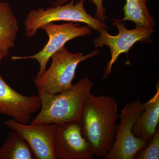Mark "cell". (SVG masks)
Returning a JSON list of instances; mask_svg holds the SVG:
<instances>
[{
  "mask_svg": "<svg viewBox=\"0 0 159 159\" xmlns=\"http://www.w3.org/2000/svg\"><path fill=\"white\" fill-rule=\"evenodd\" d=\"M118 111L116 100L110 95L90 93L86 101L80 124L84 137L98 158L104 157L113 145Z\"/></svg>",
  "mask_w": 159,
  "mask_h": 159,
  "instance_id": "cell-1",
  "label": "cell"
},
{
  "mask_svg": "<svg viewBox=\"0 0 159 159\" xmlns=\"http://www.w3.org/2000/svg\"><path fill=\"white\" fill-rule=\"evenodd\" d=\"M93 86L90 79L85 77L60 93L49 94L38 91L41 107L31 124L80 123L84 104Z\"/></svg>",
  "mask_w": 159,
  "mask_h": 159,
  "instance_id": "cell-2",
  "label": "cell"
},
{
  "mask_svg": "<svg viewBox=\"0 0 159 159\" xmlns=\"http://www.w3.org/2000/svg\"><path fill=\"white\" fill-rule=\"evenodd\" d=\"M100 53L96 50L84 55L81 53L69 52L65 46L52 56L49 68L39 77L33 79L38 91L49 94H57L67 90L73 86L78 65Z\"/></svg>",
  "mask_w": 159,
  "mask_h": 159,
  "instance_id": "cell-3",
  "label": "cell"
},
{
  "mask_svg": "<svg viewBox=\"0 0 159 159\" xmlns=\"http://www.w3.org/2000/svg\"><path fill=\"white\" fill-rule=\"evenodd\" d=\"M84 1L80 0L76 4H74V1H70L66 5L31 10L24 22L26 36L33 37L43 26L58 21L84 23L98 31L107 29V25L104 22L92 17L87 12L84 7Z\"/></svg>",
  "mask_w": 159,
  "mask_h": 159,
  "instance_id": "cell-4",
  "label": "cell"
},
{
  "mask_svg": "<svg viewBox=\"0 0 159 159\" xmlns=\"http://www.w3.org/2000/svg\"><path fill=\"white\" fill-rule=\"evenodd\" d=\"M145 105L139 100L128 102L121 111L115 142L104 159H135L138 152L148 143L134 136V124L144 109Z\"/></svg>",
  "mask_w": 159,
  "mask_h": 159,
  "instance_id": "cell-5",
  "label": "cell"
},
{
  "mask_svg": "<svg viewBox=\"0 0 159 159\" xmlns=\"http://www.w3.org/2000/svg\"><path fill=\"white\" fill-rule=\"evenodd\" d=\"M112 25L116 27L119 34L111 35L107 29H102L99 31V36L94 39L93 43L96 48L107 46L110 49L111 58L107 63L102 76L104 80L112 73V68L120 54L128 53L131 48L138 42H147L154 33V28L136 27L135 29H128L125 27V23L121 20H113Z\"/></svg>",
  "mask_w": 159,
  "mask_h": 159,
  "instance_id": "cell-6",
  "label": "cell"
},
{
  "mask_svg": "<svg viewBox=\"0 0 159 159\" xmlns=\"http://www.w3.org/2000/svg\"><path fill=\"white\" fill-rule=\"evenodd\" d=\"M41 29L44 30L49 37V40L43 48L34 55L27 56H12L13 60L34 59L39 64V70L36 77H39L47 70L49 60L66 43L76 38L85 36L90 34L92 29L89 26H81L74 22L65 23L62 25H55L49 23Z\"/></svg>",
  "mask_w": 159,
  "mask_h": 159,
  "instance_id": "cell-7",
  "label": "cell"
},
{
  "mask_svg": "<svg viewBox=\"0 0 159 159\" xmlns=\"http://www.w3.org/2000/svg\"><path fill=\"white\" fill-rule=\"evenodd\" d=\"M53 147L56 159H93V150L84 137L80 123L56 124Z\"/></svg>",
  "mask_w": 159,
  "mask_h": 159,
  "instance_id": "cell-8",
  "label": "cell"
},
{
  "mask_svg": "<svg viewBox=\"0 0 159 159\" xmlns=\"http://www.w3.org/2000/svg\"><path fill=\"white\" fill-rule=\"evenodd\" d=\"M4 124L15 131L26 140L37 159H56L53 143L56 124L20 123L14 119L6 120Z\"/></svg>",
  "mask_w": 159,
  "mask_h": 159,
  "instance_id": "cell-9",
  "label": "cell"
},
{
  "mask_svg": "<svg viewBox=\"0 0 159 159\" xmlns=\"http://www.w3.org/2000/svg\"><path fill=\"white\" fill-rule=\"evenodd\" d=\"M41 107L39 95L26 96L20 93L6 83L0 74V114L27 124Z\"/></svg>",
  "mask_w": 159,
  "mask_h": 159,
  "instance_id": "cell-10",
  "label": "cell"
},
{
  "mask_svg": "<svg viewBox=\"0 0 159 159\" xmlns=\"http://www.w3.org/2000/svg\"><path fill=\"white\" fill-rule=\"evenodd\" d=\"M157 91L148 101L144 103V109L134 124L133 133L137 138L149 142L159 127V85Z\"/></svg>",
  "mask_w": 159,
  "mask_h": 159,
  "instance_id": "cell-11",
  "label": "cell"
},
{
  "mask_svg": "<svg viewBox=\"0 0 159 159\" xmlns=\"http://www.w3.org/2000/svg\"><path fill=\"white\" fill-rule=\"evenodd\" d=\"M18 31L17 19L9 3L0 2V50L14 47Z\"/></svg>",
  "mask_w": 159,
  "mask_h": 159,
  "instance_id": "cell-12",
  "label": "cell"
},
{
  "mask_svg": "<svg viewBox=\"0 0 159 159\" xmlns=\"http://www.w3.org/2000/svg\"><path fill=\"white\" fill-rule=\"evenodd\" d=\"M9 133L0 148V159H34L28 142L15 131Z\"/></svg>",
  "mask_w": 159,
  "mask_h": 159,
  "instance_id": "cell-13",
  "label": "cell"
},
{
  "mask_svg": "<svg viewBox=\"0 0 159 159\" xmlns=\"http://www.w3.org/2000/svg\"><path fill=\"white\" fill-rule=\"evenodd\" d=\"M148 0H125L123 7L124 17L121 20L133 22L136 27L154 28V19L151 15L147 6Z\"/></svg>",
  "mask_w": 159,
  "mask_h": 159,
  "instance_id": "cell-14",
  "label": "cell"
},
{
  "mask_svg": "<svg viewBox=\"0 0 159 159\" xmlns=\"http://www.w3.org/2000/svg\"><path fill=\"white\" fill-rule=\"evenodd\" d=\"M135 159H159V129H157L155 133L145 148L139 151Z\"/></svg>",
  "mask_w": 159,
  "mask_h": 159,
  "instance_id": "cell-15",
  "label": "cell"
},
{
  "mask_svg": "<svg viewBox=\"0 0 159 159\" xmlns=\"http://www.w3.org/2000/svg\"><path fill=\"white\" fill-rule=\"evenodd\" d=\"M75 0H57L52 4L53 6L63 5L66 3ZM95 4L96 7V12L95 16L96 19L102 22L105 20L106 16L105 15V10L103 6V0H91Z\"/></svg>",
  "mask_w": 159,
  "mask_h": 159,
  "instance_id": "cell-16",
  "label": "cell"
},
{
  "mask_svg": "<svg viewBox=\"0 0 159 159\" xmlns=\"http://www.w3.org/2000/svg\"><path fill=\"white\" fill-rule=\"evenodd\" d=\"M9 54V51H2L0 50V65L2 62V60L4 58L7 57Z\"/></svg>",
  "mask_w": 159,
  "mask_h": 159,
  "instance_id": "cell-17",
  "label": "cell"
}]
</instances>
